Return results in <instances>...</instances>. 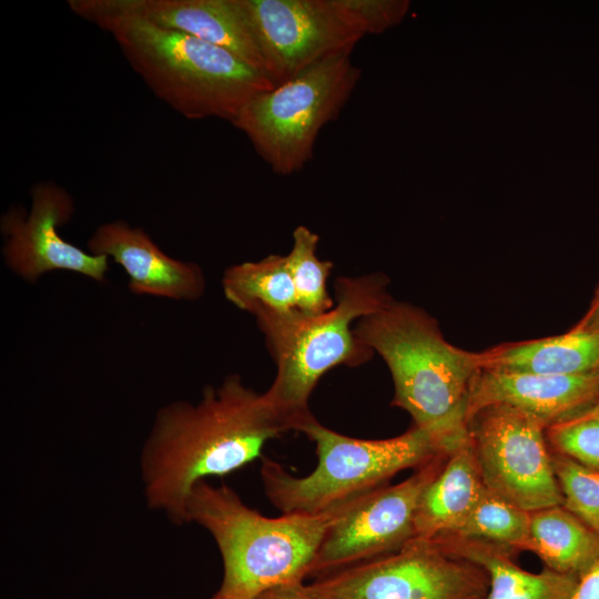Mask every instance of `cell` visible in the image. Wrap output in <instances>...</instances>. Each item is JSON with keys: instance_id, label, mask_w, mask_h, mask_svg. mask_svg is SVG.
Wrapping results in <instances>:
<instances>
[{"instance_id": "cell-22", "label": "cell", "mask_w": 599, "mask_h": 599, "mask_svg": "<svg viewBox=\"0 0 599 599\" xmlns=\"http://www.w3.org/2000/svg\"><path fill=\"white\" fill-rule=\"evenodd\" d=\"M317 244L318 235L298 225L293 232V246L286 255L295 288L296 308L307 316L323 314L335 305L327 291L333 263L318 258Z\"/></svg>"}, {"instance_id": "cell-21", "label": "cell", "mask_w": 599, "mask_h": 599, "mask_svg": "<svg viewBox=\"0 0 599 599\" xmlns=\"http://www.w3.org/2000/svg\"><path fill=\"white\" fill-rule=\"evenodd\" d=\"M530 526L531 512L486 488L464 524L449 535L491 542L517 555L529 551Z\"/></svg>"}, {"instance_id": "cell-6", "label": "cell", "mask_w": 599, "mask_h": 599, "mask_svg": "<svg viewBox=\"0 0 599 599\" xmlns=\"http://www.w3.org/2000/svg\"><path fill=\"white\" fill-rule=\"evenodd\" d=\"M293 430L315 444L317 466L297 477L272 459L263 460L264 491L282 514L325 512L385 486L404 469L419 468L445 454L416 426L392 438L361 439L325 427L311 413Z\"/></svg>"}, {"instance_id": "cell-17", "label": "cell", "mask_w": 599, "mask_h": 599, "mask_svg": "<svg viewBox=\"0 0 599 599\" xmlns=\"http://www.w3.org/2000/svg\"><path fill=\"white\" fill-rule=\"evenodd\" d=\"M429 540L487 572L486 599H569L578 582L579 577L547 567L539 573L526 571L514 561V552L491 542L450 535Z\"/></svg>"}, {"instance_id": "cell-2", "label": "cell", "mask_w": 599, "mask_h": 599, "mask_svg": "<svg viewBox=\"0 0 599 599\" xmlns=\"http://www.w3.org/2000/svg\"><path fill=\"white\" fill-rule=\"evenodd\" d=\"M68 6L110 33L150 90L187 119L232 122L252 98L275 87L266 74L233 53L114 11L103 0H69Z\"/></svg>"}, {"instance_id": "cell-1", "label": "cell", "mask_w": 599, "mask_h": 599, "mask_svg": "<svg viewBox=\"0 0 599 599\" xmlns=\"http://www.w3.org/2000/svg\"><path fill=\"white\" fill-rule=\"evenodd\" d=\"M288 430V420L266 394L246 387L235 374L219 387L206 386L195 404L176 400L161 407L141 453L148 506L173 524L187 522V499L200 481L244 467L270 439Z\"/></svg>"}, {"instance_id": "cell-13", "label": "cell", "mask_w": 599, "mask_h": 599, "mask_svg": "<svg viewBox=\"0 0 599 599\" xmlns=\"http://www.w3.org/2000/svg\"><path fill=\"white\" fill-rule=\"evenodd\" d=\"M103 1L114 11L220 47L272 80L261 38L244 0Z\"/></svg>"}, {"instance_id": "cell-9", "label": "cell", "mask_w": 599, "mask_h": 599, "mask_svg": "<svg viewBox=\"0 0 599 599\" xmlns=\"http://www.w3.org/2000/svg\"><path fill=\"white\" fill-rule=\"evenodd\" d=\"M546 428L536 417L506 404L479 409L468 424L485 487L529 512L564 501Z\"/></svg>"}, {"instance_id": "cell-25", "label": "cell", "mask_w": 599, "mask_h": 599, "mask_svg": "<svg viewBox=\"0 0 599 599\" xmlns=\"http://www.w3.org/2000/svg\"><path fill=\"white\" fill-rule=\"evenodd\" d=\"M552 450L599 470V419L573 417L547 428Z\"/></svg>"}, {"instance_id": "cell-12", "label": "cell", "mask_w": 599, "mask_h": 599, "mask_svg": "<svg viewBox=\"0 0 599 599\" xmlns=\"http://www.w3.org/2000/svg\"><path fill=\"white\" fill-rule=\"evenodd\" d=\"M261 38L270 75L277 85L308 67L352 53L363 38L329 0H244Z\"/></svg>"}, {"instance_id": "cell-23", "label": "cell", "mask_w": 599, "mask_h": 599, "mask_svg": "<svg viewBox=\"0 0 599 599\" xmlns=\"http://www.w3.org/2000/svg\"><path fill=\"white\" fill-rule=\"evenodd\" d=\"M551 464L562 494V506L599 532V470L555 450Z\"/></svg>"}, {"instance_id": "cell-8", "label": "cell", "mask_w": 599, "mask_h": 599, "mask_svg": "<svg viewBox=\"0 0 599 599\" xmlns=\"http://www.w3.org/2000/svg\"><path fill=\"white\" fill-rule=\"evenodd\" d=\"M318 599H486L487 572L435 541L413 538L398 551L306 585Z\"/></svg>"}, {"instance_id": "cell-19", "label": "cell", "mask_w": 599, "mask_h": 599, "mask_svg": "<svg viewBox=\"0 0 599 599\" xmlns=\"http://www.w3.org/2000/svg\"><path fill=\"white\" fill-rule=\"evenodd\" d=\"M529 551L554 571L580 577L599 560V532L562 505L531 512Z\"/></svg>"}, {"instance_id": "cell-10", "label": "cell", "mask_w": 599, "mask_h": 599, "mask_svg": "<svg viewBox=\"0 0 599 599\" xmlns=\"http://www.w3.org/2000/svg\"><path fill=\"white\" fill-rule=\"evenodd\" d=\"M448 455L436 456L396 485L382 486L345 502L322 540L309 576L319 578L396 552L415 538L419 498Z\"/></svg>"}, {"instance_id": "cell-27", "label": "cell", "mask_w": 599, "mask_h": 599, "mask_svg": "<svg viewBox=\"0 0 599 599\" xmlns=\"http://www.w3.org/2000/svg\"><path fill=\"white\" fill-rule=\"evenodd\" d=\"M569 599H599V560L578 578Z\"/></svg>"}, {"instance_id": "cell-26", "label": "cell", "mask_w": 599, "mask_h": 599, "mask_svg": "<svg viewBox=\"0 0 599 599\" xmlns=\"http://www.w3.org/2000/svg\"><path fill=\"white\" fill-rule=\"evenodd\" d=\"M253 599H318L303 581L288 582L272 587Z\"/></svg>"}, {"instance_id": "cell-20", "label": "cell", "mask_w": 599, "mask_h": 599, "mask_svg": "<svg viewBox=\"0 0 599 599\" xmlns=\"http://www.w3.org/2000/svg\"><path fill=\"white\" fill-rule=\"evenodd\" d=\"M222 287L227 301L253 316L297 309L286 255L272 254L257 262L235 264L224 272Z\"/></svg>"}, {"instance_id": "cell-4", "label": "cell", "mask_w": 599, "mask_h": 599, "mask_svg": "<svg viewBox=\"0 0 599 599\" xmlns=\"http://www.w3.org/2000/svg\"><path fill=\"white\" fill-rule=\"evenodd\" d=\"M343 507L270 518L230 487L200 481L187 499L186 516L212 535L222 556L223 581L212 599H253L272 587L303 581Z\"/></svg>"}, {"instance_id": "cell-11", "label": "cell", "mask_w": 599, "mask_h": 599, "mask_svg": "<svg viewBox=\"0 0 599 599\" xmlns=\"http://www.w3.org/2000/svg\"><path fill=\"white\" fill-rule=\"evenodd\" d=\"M74 202L54 182H39L31 191V209H9L0 220L6 265L22 280L34 283L54 271H67L105 281L109 258L87 252L64 240L59 229L70 221Z\"/></svg>"}, {"instance_id": "cell-16", "label": "cell", "mask_w": 599, "mask_h": 599, "mask_svg": "<svg viewBox=\"0 0 599 599\" xmlns=\"http://www.w3.org/2000/svg\"><path fill=\"white\" fill-rule=\"evenodd\" d=\"M486 487L470 441L451 451L424 489L415 512V538L434 539L455 532Z\"/></svg>"}, {"instance_id": "cell-28", "label": "cell", "mask_w": 599, "mask_h": 599, "mask_svg": "<svg viewBox=\"0 0 599 599\" xmlns=\"http://www.w3.org/2000/svg\"><path fill=\"white\" fill-rule=\"evenodd\" d=\"M577 328L599 329V290L596 297L593 298V302L588 313L579 323V325H577Z\"/></svg>"}, {"instance_id": "cell-18", "label": "cell", "mask_w": 599, "mask_h": 599, "mask_svg": "<svg viewBox=\"0 0 599 599\" xmlns=\"http://www.w3.org/2000/svg\"><path fill=\"white\" fill-rule=\"evenodd\" d=\"M481 368L539 375L599 372V329L573 328L540 341L515 345L487 357Z\"/></svg>"}, {"instance_id": "cell-5", "label": "cell", "mask_w": 599, "mask_h": 599, "mask_svg": "<svg viewBox=\"0 0 599 599\" xmlns=\"http://www.w3.org/2000/svg\"><path fill=\"white\" fill-rule=\"evenodd\" d=\"M386 284L380 274L338 277L336 303L323 314L307 316L295 309L254 316L276 364L275 379L265 394L292 430L311 414V394L325 373L372 357L374 352L357 338L352 325L392 301Z\"/></svg>"}, {"instance_id": "cell-24", "label": "cell", "mask_w": 599, "mask_h": 599, "mask_svg": "<svg viewBox=\"0 0 599 599\" xmlns=\"http://www.w3.org/2000/svg\"><path fill=\"white\" fill-rule=\"evenodd\" d=\"M352 29L365 34L382 33L399 23L409 9L406 0H329Z\"/></svg>"}, {"instance_id": "cell-29", "label": "cell", "mask_w": 599, "mask_h": 599, "mask_svg": "<svg viewBox=\"0 0 599 599\" xmlns=\"http://www.w3.org/2000/svg\"><path fill=\"white\" fill-rule=\"evenodd\" d=\"M575 417H588L599 419V398L590 405L587 409L582 410ZM573 418V417H572Z\"/></svg>"}, {"instance_id": "cell-7", "label": "cell", "mask_w": 599, "mask_h": 599, "mask_svg": "<svg viewBox=\"0 0 599 599\" xmlns=\"http://www.w3.org/2000/svg\"><path fill=\"white\" fill-rule=\"evenodd\" d=\"M359 79L351 53L333 55L258 93L231 123L275 173L293 174L312 159L321 130L337 118Z\"/></svg>"}, {"instance_id": "cell-14", "label": "cell", "mask_w": 599, "mask_h": 599, "mask_svg": "<svg viewBox=\"0 0 599 599\" xmlns=\"http://www.w3.org/2000/svg\"><path fill=\"white\" fill-rule=\"evenodd\" d=\"M88 250L120 265L130 292L136 295L196 301L204 293L205 277L199 264L167 255L142 227L124 221L98 226Z\"/></svg>"}, {"instance_id": "cell-15", "label": "cell", "mask_w": 599, "mask_h": 599, "mask_svg": "<svg viewBox=\"0 0 599 599\" xmlns=\"http://www.w3.org/2000/svg\"><path fill=\"white\" fill-rule=\"evenodd\" d=\"M598 398L599 372L539 375L481 368L471 388L469 420L486 406L506 404L530 414L548 428L577 416Z\"/></svg>"}, {"instance_id": "cell-3", "label": "cell", "mask_w": 599, "mask_h": 599, "mask_svg": "<svg viewBox=\"0 0 599 599\" xmlns=\"http://www.w3.org/2000/svg\"><path fill=\"white\" fill-rule=\"evenodd\" d=\"M354 333L387 364L393 405L405 409L414 426L445 454L470 441V395L483 357L448 344L424 312L394 301L358 319Z\"/></svg>"}]
</instances>
